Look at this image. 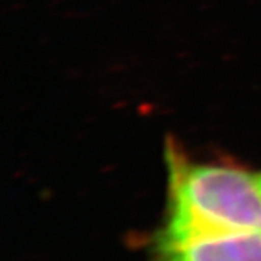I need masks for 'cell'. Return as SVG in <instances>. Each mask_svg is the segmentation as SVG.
Here are the masks:
<instances>
[{"label":"cell","instance_id":"2","mask_svg":"<svg viewBox=\"0 0 261 261\" xmlns=\"http://www.w3.org/2000/svg\"><path fill=\"white\" fill-rule=\"evenodd\" d=\"M159 261H261V232H214L154 244Z\"/></svg>","mask_w":261,"mask_h":261},{"label":"cell","instance_id":"1","mask_svg":"<svg viewBox=\"0 0 261 261\" xmlns=\"http://www.w3.org/2000/svg\"><path fill=\"white\" fill-rule=\"evenodd\" d=\"M170 202L154 244L214 232H261L260 174L243 168L187 163L167 152Z\"/></svg>","mask_w":261,"mask_h":261},{"label":"cell","instance_id":"3","mask_svg":"<svg viewBox=\"0 0 261 261\" xmlns=\"http://www.w3.org/2000/svg\"><path fill=\"white\" fill-rule=\"evenodd\" d=\"M260 183H261V174H260Z\"/></svg>","mask_w":261,"mask_h":261}]
</instances>
